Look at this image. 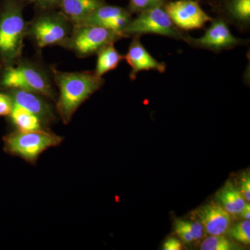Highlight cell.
Masks as SVG:
<instances>
[{
  "label": "cell",
  "instance_id": "cell-12",
  "mask_svg": "<svg viewBox=\"0 0 250 250\" xmlns=\"http://www.w3.org/2000/svg\"><path fill=\"white\" fill-rule=\"evenodd\" d=\"M195 215L210 236L224 235L230 228L231 215L220 202L213 201L202 206Z\"/></svg>",
  "mask_w": 250,
  "mask_h": 250
},
{
  "label": "cell",
  "instance_id": "cell-10",
  "mask_svg": "<svg viewBox=\"0 0 250 250\" xmlns=\"http://www.w3.org/2000/svg\"><path fill=\"white\" fill-rule=\"evenodd\" d=\"M124 59L131 67L129 78L132 81L136 80L140 72L155 70L163 74L165 73L167 68L165 62H159L149 54L141 42L139 36L133 37Z\"/></svg>",
  "mask_w": 250,
  "mask_h": 250
},
{
  "label": "cell",
  "instance_id": "cell-8",
  "mask_svg": "<svg viewBox=\"0 0 250 250\" xmlns=\"http://www.w3.org/2000/svg\"><path fill=\"white\" fill-rule=\"evenodd\" d=\"M166 12L174 25L182 30L190 31L202 29L212 18L202 9L194 0H177L166 5Z\"/></svg>",
  "mask_w": 250,
  "mask_h": 250
},
{
  "label": "cell",
  "instance_id": "cell-4",
  "mask_svg": "<svg viewBox=\"0 0 250 250\" xmlns=\"http://www.w3.org/2000/svg\"><path fill=\"white\" fill-rule=\"evenodd\" d=\"M124 39L116 31L98 26L73 24L71 34L62 45V48L73 52L78 58L96 55L100 49Z\"/></svg>",
  "mask_w": 250,
  "mask_h": 250
},
{
  "label": "cell",
  "instance_id": "cell-25",
  "mask_svg": "<svg viewBox=\"0 0 250 250\" xmlns=\"http://www.w3.org/2000/svg\"><path fill=\"white\" fill-rule=\"evenodd\" d=\"M241 192L246 202H250V177L249 174L242 175L241 179Z\"/></svg>",
  "mask_w": 250,
  "mask_h": 250
},
{
  "label": "cell",
  "instance_id": "cell-26",
  "mask_svg": "<svg viewBox=\"0 0 250 250\" xmlns=\"http://www.w3.org/2000/svg\"><path fill=\"white\" fill-rule=\"evenodd\" d=\"M182 243L179 240L171 238L165 242L163 249L164 250H182Z\"/></svg>",
  "mask_w": 250,
  "mask_h": 250
},
{
  "label": "cell",
  "instance_id": "cell-7",
  "mask_svg": "<svg viewBox=\"0 0 250 250\" xmlns=\"http://www.w3.org/2000/svg\"><path fill=\"white\" fill-rule=\"evenodd\" d=\"M208 29L201 37L192 38L185 34L183 41L191 47L214 52L229 50L244 45L246 40L236 37L229 27V23L222 18L212 20Z\"/></svg>",
  "mask_w": 250,
  "mask_h": 250
},
{
  "label": "cell",
  "instance_id": "cell-3",
  "mask_svg": "<svg viewBox=\"0 0 250 250\" xmlns=\"http://www.w3.org/2000/svg\"><path fill=\"white\" fill-rule=\"evenodd\" d=\"M35 9L34 17L27 22L26 39L39 51L52 46L62 47L73 24L59 9Z\"/></svg>",
  "mask_w": 250,
  "mask_h": 250
},
{
  "label": "cell",
  "instance_id": "cell-15",
  "mask_svg": "<svg viewBox=\"0 0 250 250\" xmlns=\"http://www.w3.org/2000/svg\"><path fill=\"white\" fill-rule=\"evenodd\" d=\"M9 116L11 123L20 131H35L45 129V125L39 117L18 105L14 104Z\"/></svg>",
  "mask_w": 250,
  "mask_h": 250
},
{
  "label": "cell",
  "instance_id": "cell-14",
  "mask_svg": "<svg viewBox=\"0 0 250 250\" xmlns=\"http://www.w3.org/2000/svg\"><path fill=\"white\" fill-rule=\"evenodd\" d=\"M219 202L231 215L241 214L247 202L242 195L241 190L228 182L217 194Z\"/></svg>",
  "mask_w": 250,
  "mask_h": 250
},
{
  "label": "cell",
  "instance_id": "cell-21",
  "mask_svg": "<svg viewBox=\"0 0 250 250\" xmlns=\"http://www.w3.org/2000/svg\"><path fill=\"white\" fill-rule=\"evenodd\" d=\"M179 223L187 229L188 231L192 235L193 241L201 239L203 236L204 228L200 222H190L187 220H177Z\"/></svg>",
  "mask_w": 250,
  "mask_h": 250
},
{
  "label": "cell",
  "instance_id": "cell-1",
  "mask_svg": "<svg viewBox=\"0 0 250 250\" xmlns=\"http://www.w3.org/2000/svg\"><path fill=\"white\" fill-rule=\"evenodd\" d=\"M50 71L59 90L56 109L62 123L67 125L81 105L103 86L104 80L94 71L62 72L54 67Z\"/></svg>",
  "mask_w": 250,
  "mask_h": 250
},
{
  "label": "cell",
  "instance_id": "cell-6",
  "mask_svg": "<svg viewBox=\"0 0 250 250\" xmlns=\"http://www.w3.org/2000/svg\"><path fill=\"white\" fill-rule=\"evenodd\" d=\"M155 34L183 41L185 34L181 32L165 9L161 6H154L139 13L137 17L131 19L123 31L126 38Z\"/></svg>",
  "mask_w": 250,
  "mask_h": 250
},
{
  "label": "cell",
  "instance_id": "cell-24",
  "mask_svg": "<svg viewBox=\"0 0 250 250\" xmlns=\"http://www.w3.org/2000/svg\"><path fill=\"white\" fill-rule=\"evenodd\" d=\"M175 232L184 243H190L193 241L192 235L188 231L187 229L179 223L177 220L175 222Z\"/></svg>",
  "mask_w": 250,
  "mask_h": 250
},
{
  "label": "cell",
  "instance_id": "cell-16",
  "mask_svg": "<svg viewBox=\"0 0 250 250\" xmlns=\"http://www.w3.org/2000/svg\"><path fill=\"white\" fill-rule=\"evenodd\" d=\"M96 55L98 56V59L94 72L100 77H103L108 72L116 70L124 59V56L118 52L114 44L105 46L99 51Z\"/></svg>",
  "mask_w": 250,
  "mask_h": 250
},
{
  "label": "cell",
  "instance_id": "cell-11",
  "mask_svg": "<svg viewBox=\"0 0 250 250\" xmlns=\"http://www.w3.org/2000/svg\"><path fill=\"white\" fill-rule=\"evenodd\" d=\"M5 92L12 99L14 104L25 108L39 117L46 127L55 121L53 108L48 102L46 101L45 97L24 89H13Z\"/></svg>",
  "mask_w": 250,
  "mask_h": 250
},
{
  "label": "cell",
  "instance_id": "cell-17",
  "mask_svg": "<svg viewBox=\"0 0 250 250\" xmlns=\"http://www.w3.org/2000/svg\"><path fill=\"white\" fill-rule=\"evenodd\" d=\"M229 21L241 30L250 25V0H231L228 4Z\"/></svg>",
  "mask_w": 250,
  "mask_h": 250
},
{
  "label": "cell",
  "instance_id": "cell-19",
  "mask_svg": "<svg viewBox=\"0 0 250 250\" xmlns=\"http://www.w3.org/2000/svg\"><path fill=\"white\" fill-rule=\"evenodd\" d=\"M228 235L235 241L249 245L250 243V221L246 220L245 221L236 224V225L229 229Z\"/></svg>",
  "mask_w": 250,
  "mask_h": 250
},
{
  "label": "cell",
  "instance_id": "cell-5",
  "mask_svg": "<svg viewBox=\"0 0 250 250\" xmlns=\"http://www.w3.org/2000/svg\"><path fill=\"white\" fill-rule=\"evenodd\" d=\"M61 136L47 131H22L17 130L5 137V148L13 155L34 164L46 149L62 143Z\"/></svg>",
  "mask_w": 250,
  "mask_h": 250
},
{
  "label": "cell",
  "instance_id": "cell-9",
  "mask_svg": "<svg viewBox=\"0 0 250 250\" xmlns=\"http://www.w3.org/2000/svg\"><path fill=\"white\" fill-rule=\"evenodd\" d=\"M131 13L121 6L104 4L89 16L75 24H88L111 29L123 35V31L131 21Z\"/></svg>",
  "mask_w": 250,
  "mask_h": 250
},
{
  "label": "cell",
  "instance_id": "cell-27",
  "mask_svg": "<svg viewBox=\"0 0 250 250\" xmlns=\"http://www.w3.org/2000/svg\"><path fill=\"white\" fill-rule=\"evenodd\" d=\"M241 217H243V218L246 219V220H250V205L249 203H246V206H245L244 208L242 210L241 213Z\"/></svg>",
  "mask_w": 250,
  "mask_h": 250
},
{
  "label": "cell",
  "instance_id": "cell-22",
  "mask_svg": "<svg viewBox=\"0 0 250 250\" xmlns=\"http://www.w3.org/2000/svg\"><path fill=\"white\" fill-rule=\"evenodd\" d=\"M25 4H33L35 9H58L60 0H21Z\"/></svg>",
  "mask_w": 250,
  "mask_h": 250
},
{
  "label": "cell",
  "instance_id": "cell-13",
  "mask_svg": "<svg viewBox=\"0 0 250 250\" xmlns=\"http://www.w3.org/2000/svg\"><path fill=\"white\" fill-rule=\"evenodd\" d=\"M104 4V0H60L58 9L75 24Z\"/></svg>",
  "mask_w": 250,
  "mask_h": 250
},
{
  "label": "cell",
  "instance_id": "cell-2",
  "mask_svg": "<svg viewBox=\"0 0 250 250\" xmlns=\"http://www.w3.org/2000/svg\"><path fill=\"white\" fill-rule=\"evenodd\" d=\"M21 0L0 1V62L13 64L22 58L27 22Z\"/></svg>",
  "mask_w": 250,
  "mask_h": 250
},
{
  "label": "cell",
  "instance_id": "cell-20",
  "mask_svg": "<svg viewBox=\"0 0 250 250\" xmlns=\"http://www.w3.org/2000/svg\"><path fill=\"white\" fill-rule=\"evenodd\" d=\"M163 0H129L128 11L130 13H139L154 7L161 6Z\"/></svg>",
  "mask_w": 250,
  "mask_h": 250
},
{
  "label": "cell",
  "instance_id": "cell-18",
  "mask_svg": "<svg viewBox=\"0 0 250 250\" xmlns=\"http://www.w3.org/2000/svg\"><path fill=\"white\" fill-rule=\"evenodd\" d=\"M202 250H241V247L232 241L223 236H211L206 238L200 246Z\"/></svg>",
  "mask_w": 250,
  "mask_h": 250
},
{
  "label": "cell",
  "instance_id": "cell-23",
  "mask_svg": "<svg viewBox=\"0 0 250 250\" xmlns=\"http://www.w3.org/2000/svg\"><path fill=\"white\" fill-rule=\"evenodd\" d=\"M13 106L14 103L9 94L0 92V117L9 116Z\"/></svg>",
  "mask_w": 250,
  "mask_h": 250
}]
</instances>
